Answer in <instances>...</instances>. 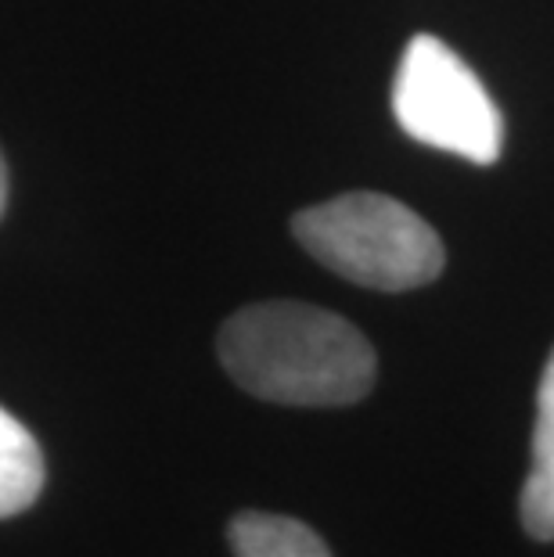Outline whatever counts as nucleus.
Instances as JSON below:
<instances>
[{"label": "nucleus", "instance_id": "5", "mask_svg": "<svg viewBox=\"0 0 554 557\" xmlns=\"http://www.w3.org/2000/svg\"><path fill=\"white\" fill-rule=\"evenodd\" d=\"M44 490L40 443L19 418L0 407V518H15L37 504Z\"/></svg>", "mask_w": 554, "mask_h": 557}, {"label": "nucleus", "instance_id": "1", "mask_svg": "<svg viewBox=\"0 0 554 557\" xmlns=\"http://www.w3.org/2000/svg\"><path fill=\"white\" fill-rule=\"evenodd\" d=\"M217 352L245 393L281 407H349L379 374L371 342L346 317L306 302L245 306L220 327Z\"/></svg>", "mask_w": 554, "mask_h": 557}, {"label": "nucleus", "instance_id": "2", "mask_svg": "<svg viewBox=\"0 0 554 557\" xmlns=\"http://www.w3.org/2000/svg\"><path fill=\"white\" fill-rule=\"evenodd\" d=\"M292 234L332 274L374 292L421 288L446 267L435 227L379 191H353L303 209Z\"/></svg>", "mask_w": 554, "mask_h": 557}, {"label": "nucleus", "instance_id": "6", "mask_svg": "<svg viewBox=\"0 0 554 557\" xmlns=\"http://www.w3.org/2000/svg\"><path fill=\"white\" fill-rule=\"evenodd\" d=\"M234 557H332L310 525L285 515L245 511L231 521Z\"/></svg>", "mask_w": 554, "mask_h": 557}, {"label": "nucleus", "instance_id": "4", "mask_svg": "<svg viewBox=\"0 0 554 557\" xmlns=\"http://www.w3.org/2000/svg\"><path fill=\"white\" fill-rule=\"evenodd\" d=\"M533 468H529L522 496H518V515L533 540H554V352L540 377L537 393V424H533V446H529Z\"/></svg>", "mask_w": 554, "mask_h": 557}, {"label": "nucleus", "instance_id": "3", "mask_svg": "<svg viewBox=\"0 0 554 557\" xmlns=\"http://www.w3.org/2000/svg\"><path fill=\"white\" fill-rule=\"evenodd\" d=\"M393 115L418 145L451 151L476 165H493L501 159V109L476 69L432 33H418L399 58Z\"/></svg>", "mask_w": 554, "mask_h": 557}, {"label": "nucleus", "instance_id": "7", "mask_svg": "<svg viewBox=\"0 0 554 557\" xmlns=\"http://www.w3.org/2000/svg\"><path fill=\"white\" fill-rule=\"evenodd\" d=\"M4 206H8V170L4 159H0V216H4Z\"/></svg>", "mask_w": 554, "mask_h": 557}]
</instances>
